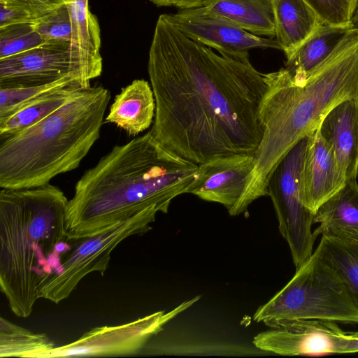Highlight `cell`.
Masks as SVG:
<instances>
[{"instance_id":"cell-19","label":"cell","mask_w":358,"mask_h":358,"mask_svg":"<svg viewBox=\"0 0 358 358\" xmlns=\"http://www.w3.org/2000/svg\"><path fill=\"white\" fill-rule=\"evenodd\" d=\"M275 40L289 56L323 22L304 0H273Z\"/></svg>"},{"instance_id":"cell-10","label":"cell","mask_w":358,"mask_h":358,"mask_svg":"<svg viewBox=\"0 0 358 358\" xmlns=\"http://www.w3.org/2000/svg\"><path fill=\"white\" fill-rule=\"evenodd\" d=\"M349 337L332 321L297 320L279 324L253 338L255 346L284 356L345 354Z\"/></svg>"},{"instance_id":"cell-31","label":"cell","mask_w":358,"mask_h":358,"mask_svg":"<svg viewBox=\"0 0 358 358\" xmlns=\"http://www.w3.org/2000/svg\"><path fill=\"white\" fill-rule=\"evenodd\" d=\"M208 0H169L168 6H175L180 10L202 7Z\"/></svg>"},{"instance_id":"cell-12","label":"cell","mask_w":358,"mask_h":358,"mask_svg":"<svg viewBox=\"0 0 358 358\" xmlns=\"http://www.w3.org/2000/svg\"><path fill=\"white\" fill-rule=\"evenodd\" d=\"M70 74L78 76L83 85L80 64L69 43L45 42L0 59L1 87L43 85Z\"/></svg>"},{"instance_id":"cell-16","label":"cell","mask_w":358,"mask_h":358,"mask_svg":"<svg viewBox=\"0 0 358 358\" xmlns=\"http://www.w3.org/2000/svg\"><path fill=\"white\" fill-rule=\"evenodd\" d=\"M319 235L338 241L358 243V183L348 180L343 187L323 203L314 215Z\"/></svg>"},{"instance_id":"cell-28","label":"cell","mask_w":358,"mask_h":358,"mask_svg":"<svg viewBox=\"0 0 358 358\" xmlns=\"http://www.w3.org/2000/svg\"><path fill=\"white\" fill-rule=\"evenodd\" d=\"M323 23L335 26L350 24L358 8V0H304Z\"/></svg>"},{"instance_id":"cell-35","label":"cell","mask_w":358,"mask_h":358,"mask_svg":"<svg viewBox=\"0 0 358 358\" xmlns=\"http://www.w3.org/2000/svg\"><path fill=\"white\" fill-rule=\"evenodd\" d=\"M347 334L351 337L358 338V331H347Z\"/></svg>"},{"instance_id":"cell-2","label":"cell","mask_w":358,"mask_h":358,"mask_svg":"<svg viewBox=\"0 0 358 358\" xmlns=\"http://www.w3.org/2000/svg\"><path fill=\"white\" fill-rule=\"evenodd\" d=\"M197 171L198 164L163 146L150 131L115 145L76 182L66 209L68 236L93 235L150 210L167 213Z\"/></svg>"},{"instance_id":"cell-32","label":"cell","mask_w":358,"mask_h":358,"mask_svg":"<svg viewBox=\"0 0 358 358\" xmlns=\"http://www.w3.org/2000/svg\"><path fill=\"white\" fill-rule=\"evenodd\" d=\"M348 336L349 340L345 348V354L358 352V338L351 337L348 334Z\"/></svg>"},{"instance_id":"cell-3","label":"cell","mask_w":358,"mask_h":358,"mask_svg":"<svg viewBox=\"0 0 358 358\" xmlns=\"http://www.w3.org/2000/svg\"><path fill=\"white\" fill-rule=\"evenodd\" d=\"M264 75L266 90L259 108L262 135L247 187L228 212L231 216L245 213L253 201L268 196V180L287 152L317 129L334 107L358 97V29L353 26L302 81L285 68Z\"/></svg>"},{"instance_id":"cell-13","label":"cell","mask_w":358,"mask_h":358,"mask_svg":"<svg viewBox=\"0 0 358 358\" xmlns=\"http://www.w3.org/2000/svg\"><path fill=\"white\" fill-rule=\"evenodd\" d=\"M253 169V155L236 154L213 158L198 165L196 177L185 194L220 203L229 211L243 196Z\"/></svg>"},{"instance_id":"cell-18","label":"cell","mask_w":358,"mask_h":358,"mask_svg":"<svg viewBox=\"0 0 358 358\" xmlns=\"http://www.w3.org/2000/svg\"><path fill=\"white\" fill-rule=\"evenodd\" d=\"M155 109L151 85L143 79H136L115 96L106 120L135 136L153 123Z\"/></svg>"},{"instance_id":"cell-1","label":"cell","mask_w":358,"mask_h":358,"mask_svg":"<svg viewBox=\"0 0 358 358\" xmlns=\"http://www.w3.org/2000/svg\"><path fill=\"white\" fill-rule=\"evenodd\" d=\"M148 72L156 109L155 138L196 164L229 155H253L262 135L259 108L264 73L249 55L215 53L160 15Z\"/></svg>"},{"instance_id":"cell-36","label":"cell","mask_w":358,"mask_h":358,"mask_svg":"<svg viewBox=\"0 0 358 358\" xmlns=\"http://www.w3.org/2000/svg\"><path fill=\"white\" fill-rule=\"evenodd\" d=\"M357 176H358V164H357Z\"/></svg>"},{"instance_id":"cell-30","label":"cell","mask_w":358,"mask_h":358,"mask_svg":"<svg viewBox=\"0 0 358 358\" xmlns=\"http://www.w3.org/2000/svg\"><path fill=\"white\" fill-rule=\"evenodd\" d=\"M33 20L25 11L0 3V27L31 22Z\"/></svg>"},{"instance_id":"cell-17","label":"cell","mask_w":358,"mask_h":358,"mask_svg":"<svg viewBox=\"0 0 358 358\" xmlns=\"http://www.w3.org/2000/svg\"><path fill=\"white\" fill-rule=\"evenodd\" d=\"M66 6L73 30L71 48L80 64L83 85L87 89L102 72L100 27L90 12L89 0H70Z\"/></svg>"},{"instance_id":"cell-27","label":"cell","mask_w":358,"mask_h":358,"mask_svg":"<svg viewBox=\"0 0 358 358\" xmlns=\"http://www.w3.org/2000/svg\"><path fill=\"white\" fill-rule=\"evenodd\" d=\"M31 23L34 30L45 42L72 44L73 30L66 4L34 20Z\"/></svg>"},{"instance_id":"cell-34","label":"cell","mask_w":358,"mask_h":358,"mask_svg":"<svg viewBox=\"0 0 358 358\" xmlns=\"http://www.w3.org/2000/svg\"><path fill=\"white\" fill-rule=\"evenodd\" d=\"M157 6H168L169 0H150Z\"/></svg>"},{"instance_id":"cell-11","label":"cell","mask_w":358,"mask_h":358,"mask_svg":"<svg viewBox=\"0 0 358 358\" xmlns=\"http://www.w3.org/2000/svg\"><path fill=\"white\" fill-rule=\"evenodd\" d=\"M164 16L185 36L220 54L245 56L253 48L281 50L275 39L255 35L222 17L204 13L201 8L180 10Z\"/></svg>"},{"instance_id":"cell-29","label":"cell","mask_w":358,"mask_h":358,"mask_svg":"<svg viewBox=\"0 0 358 358\" xmlns=\"http://www.w3.org/2000/svg\"><path fill=\"white\" fill-rule=\"evenodd\" d=\"M70 0H0V3L27 13L33 20L64 5Z\"/></svg>"},{"instance_id":"cell-21","label":"cell","mask_w":358,"mask_h":358,"mask_svg":"<svg viewBox=\"0 0 358 358\" xmlns=\"http://www.w3.org/2000/svg\"><path fill=\"white\" fill-rule=\"evenodd\" d=\"M353 27L335 26L322 23L289 56L285 69L296 81L305 80L335 50L348 31Z\"/></svg>"},{"instance_id":"cell-7","label":"cell","mask_w":358,"mask_h":358,"mask_svg":"<svg viewBox=\"0 0 358 358\" xmlns=\"http://www.w3.org/2000/svg\"><path fill=\"white\" fill-rule=\"evenodd\" d=\"M157 213L155 210L141 213L88 236H67L71 248L61 256L57 273L39 285V297L58 304L71 295L87 275L99 272L103 275L113 250L127 238L150 230Z\"/></svg>"},{"instance_id":"cell-8","label":"cell","mask_w":358,"mask_h":358,"mask_svg":"<svg viewBox=\"0 0 358 358\" xmlns=\"http://www.w3.org/2000/svg\"><path fill=\"white\" fill-rule=\"evenodd\" d=\"M309 134L294 145L273 170L267 192L287 241L296 269L313 253L315 238L312 231L314 215L303 201L302 169Z\"/></svg>"},{"instance_id":"cell-6","label":"cell","mask_w":358,"mask_h":358,"mask_svg":"<svg viewBox=\"0 0 358 358\" xmlns=\"http://www.w3.org/2000/svg\"><path fill=\"white\" fill-rule=\"evenodd\" d=\"M253 319L270 328L297 320L358 323V307L342 280L315 249L292 279L260 306Z\"/></svg>"},{"instance_id":"cell-23","label":"cell","mask_w":358,"mask_h":358,"mask_svg":"<svg viewBox=\"0 0 358 358\" xmlns=\"http://www.w3.org/2000/svg\"><path fill=\"white\" fill-rule=\"evenodd\" d=\"M55 348L45 334H36L0 317V357L45 358Z\"/></svg>"},{"instance_id":"cell-24","label":"cell","mask_w":358,"mask_h":358,"mask_svg":"<svg viewBox=\"0 0 358 358\" xmlns=\"http://www.w3.org/2000/svg\"><path fill=\"white\" fill-rule=\"evenodd\" d=\"M316 250L338 273L358 307V243L322 236Z\"/></svg>"},{"instance_id":"cell-20","label":"cell","mask_w":358,"mask_h":358,"mask_svg":"<svg viewBox=\"0 0 358 358\" xmlns=\"http://www.w3.org/2000/svg\"><path fill=\"white\" fill-rule=\"evenodd\" d=\"M200 8L255 35H275L273 0H208Z\"/></svg>"},{"instance_id":"cell-25","label":"cell","mask_w":358,"mask_h":358,"mask_svg":"<svg viewBox=\"0 0 358 358\" xmlns=\"http://www.w3.org/2000/svg\"><path fill=\"white\" fill-rule=\"evenodd\" d=\"M74 84H80L83 87L79 77L75 74H70L54 82L43 85L0 87V121L13 115L38 97L55 90Z\"/></svg>"},{"instance_id":"cell-9","label":"cell","mask_w":358,"mask_h":358,"mask_svg":"<svg viewBox=\"0 0 358 358\" xmlns=\"http://www.w3.org/2000/svg\"><path fill=\"white\" fill-rule=\"evenodd\" d=\"M196 296L169 312L159 310L130 322L91 329L76 341L55 347L45 358L66 357H116L139 352L164 325L200 299Z\"/></svg>"},{"instance_id":"cell-22","label":"cell","mask_w":358,"mask_h":358,"mask_svg":"<svg viewBox=\"0 0 358 358\" xmlns=\"http://www.w3.org/2000/svg\"><path fill=\"white\" fill-rule=\"evenodd\" d=\"M83 90L85 88L80 84H74L38 97L13 115L0 121V138L15 134L39 122Z\"/></svg>"},{"instance_id":"cell-33","label":"cell","mask_w":358,"mask_h":358,"mask_svg":"<svg viewBox=\"0 0 358 358\" xmlns=\"http://www.w3.org/2000/svg\"><path fill=\"white\" fill-rule=\"evenodd\" d=\"M351 22L355 27L358 29V8L352 17Z\"/></svg>"},{"instance_id":"cell-14","label":"cell","mask_w":358,"mask_h":358,"mask_svg":"<svg viewBox=\"0 0 358 358\" xmlns=\"http://www.w3.org/2000/svg\"><path fill=\"white\" fill-rule=\"evenodd\" d=\"M348 181L334 150L319 129L309 134L302 169L303 201L315 213Z\"/></svg>"},{"instance_id":"cell-15","label":"cell","mask_w":358,"mask_h":358,"mask_svg":"<svg viewBox=\"0 0 358 358\" xmlns=\"http://www.w3.org/2000/svg\"><path fill=\"white\" fill-rule=\"evenodd\" d=\"M334 150L347 180H357L358 164V97L334 107L318 127Z\"/></svg>"},{"instance_id":"cell-5","label":"cell","mask_w":358,"mask_h":358,"mask_svg":"<svg viewBox=\"0 0 358 358\" xmlns=\"http://www.w3.org/2000/svg\"><path fill=\"white\" fill-rule=\"evenodd\" d=\"M110 100L103 86H90L39 122L0 138V187L49 184L77 169L99 138Z\"/></svg>"},{"instance_id":"cell-26","label":"cell","mask_w":358,"mask_h":358,"mask_svg":"<svg viewBox=\"0 0 358 358\" xmlns=\"http://www.w3.org/2000/svg\"><path fill=\"white\" fill-rule=\"evenodd\" d=\"M44 43L31 22L0 27V59L37 48Z\"/></svg>"},{"instance_id":"cell-4","label":"cell","mask_w":358,"mask_h":358,"mask_svg":"<svg viewBox=\"0 0 358 358\" xmlns=\"http://www.w3.org/2000/svg\"><path fill=\"white\" fill-rule=\"evenodd\" d=\"M69 200L50 183L0 192V287L17 317L27 318L40 299L39 285L52 274L50 262L67 238Z\"/></svg>"}]
</instances>
